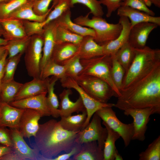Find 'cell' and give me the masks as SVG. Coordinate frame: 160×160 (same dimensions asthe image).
<instances>
[{
    "label": "cell",
    "instance_id": "obj_1",
    "mask_svg": "<svg viewBox=\"0 0 160 160\" xmlns=\"http://www.w3.org/2000/svg\"><path fill=\"white\" fill-rule=\"evenodd\" d=\"M114 107L124 111L153 107L160 109V64L149 73L120 92Z\"/></svg>",
    "mask_w": 160,
    "mask_h": 160
},
{
    "label": "cell",
    "instance_id": "obj_2",
    "mask_svg": "<svg viewBox=\"0 0 160 160\" xmlns=\"http://www.w3.org/2000/svg\"><path fill=\"white\" fill-rule=\"evenodd\" d=\"M79 131H70L63 129L59 121L54 119L39 124L32 144L39 150L42 160H52L63 151H69L75 144Z\"/></svg>",
    "mask_w": 160,
    "mask_h": 160
},
{
    "label": "cell",
    "instance_id": "obj_3",
    "mask_svg": "<svg viewBox=\"0 0 160 160\" xmlns=\"http://www.w3.org/2000/svg\"><path fill=\"white\" fill-rule=\"evenodd\" d=\"M160 64V50L145 46L135 48L134 59L125 72L120 92L147 75Z\"/></svg>",
    "mask_w": 160,
    "mask_h": 160
},
{
    "label": "cell",
    "instance_id": "obj_4",
    "mask_svg": "<svg viewBox=\"0 0 160 160\" xmlns=\"http://www.w3.org/2000/svg\"><path fill=\"white\" fill-rule=\"evenodd\" d=\"M90 13L89 12L85 16L78 17L74 20L73 22L80 25L93 29L95 33L94 39L97 44L102 45L115 39L119 36L122 28L120 23H108L102 17L93 16L90 18Z\"/></svg>",
    "mask_w": 160,
    "mask_h": 160
},
{
    "label": "cell",
    "instance_id": "obj_5",
    "mask_svg": "<svg viewBox=\"0 0 160 160\" xmlns=\"http://www.w3.org/2000/svg\"><path fill=\"white\" fill-rule=\"evenodd\" d=\"M80 62L83 69L79 75H90L101 79L111 86L117 97L120 96V92L114 84L111 77V55H104L89 59H80Z\"/></svg>",
    "mask_w": 160,
    "mask_h": 160
},
{
    "label": "cell",
    "instance_id": "obj_6",
    "mask_svg": "<svg viewBox=\"0 0 160 160\" xmlns=\"http://www.w3.org/2000/svg\"><path fill=\"white\" fill-rule=\"evenodd\" d=\"M75 80L89 96L100 103H107L112 97H117L111 86L101 79L90 75H80Z\"/></svg>",
    "mask_w": 160,
    "mask_h": 160
},
{
    "label": "cell",
    "instance_id": "obj_7",
    "mask_svg": "<svg viewBox=\"0 0 160 160\" xmlns=\"http://www.w3.org/2000/svg\"><path fill=\"white\" fill-rule=\"evenodd\" d=\"M43 44V36L37 34L30 38L25 52L26 69L28 75L33 78H40Z\"/></svg>",
    "mask_w": 160,
    "mask_h": 160
},
{
    "label": "cell",
    "instance_id": "obj_8",
    "mask_svg": "<svg viewBox=\"0 0 160 160\" xmlns=\"http://www.w3.org/2000/svg\"><path fill=\"white\" fill-rule=\"evenodd\" d=\"M111 107H103L96 112L103 121L113 130L118 133L124 141L125 147H127L131 141L134 133L133 122L126 124L121 122L117 117Z\"/></svg>",
    "mask_w": 160,
    "mask_h": 160
},
{
    "label": "cell",
    "instance_id": "obj_9",
    "mask_svg": "<svg viewBox=\"0 0 160 160\" xmlns=\"http://www.w3.org/2000/svg\"><path fill=\"white\" fill-rule=\"evenodd\" d=\"M107 136V131L101 125V119L95 113L91 121L86 127L77 134L75 142L81 144L93 141H97L99 148L103 150Z\"/></svg>",
    "mask_w": 160,
    "mask_h": 160
},
{
    "label": "cell",
    "instance_id": "obj_10",
    "mask_svg": "<svg viewBox=\"0 0 160 160\" xmlns=\"http://www.w3.org/2000/svg\"><path fill=\"white\" fill-rule=\"evenodd\" d=\"M125 115L131 116L133 119L134 133L132 140L143 141L145 138V133L150 116L154 114H160V109L153 107L127 109L124 111Z\"/></svg>",
    "mask_w": 160,
    "mask_h": 160
},
{
    "label": "cell",
    "instance_id": "obj_11",
    "mask_svg": "<svg viewBox=\"0 0 160 160\" xmlns=\"http://www.w3.org/2000/svg\"><path fill=\"white\" fill-rule=\"evenodd\" d=\"M60 81L63 87L73 89L76 90L82 100L87 113V119L82 129L89 123L93 115L97 110L105 107L114 106V104L100 103L91 97L80 87L76 80L73 78L66 77L60 80Z\"/></svg>",
    "mask_w": 160,
    "mask_h": 160
},
{
    "label": "cell",
    "instance_id": "obj_12",
    "mask_svg": "<svg viewBox=\"0 0 160 160\" xmlns=\"http://www.w3.org/2000/svg\"><path fill=\"white\" fill-rule=\"evenodd\" d=\"M12 150L22 160H41L42 156L36 148L30 147L25 141L19 129L10 128Z\"/></svg>",
    "mask_w": 160,
    "mask_h": 160
},
{
    "label": "cell",
    "instance_id": "obj_13",
    "mask_svg": "<svg viewBox=\"0 0 160 160\" xmlns=\"http://www.w3.org/2000/svg\"><path fill=\"white\" fill-rule=\"evenodd\" d=\"M42 116L37 111L24 109L19 123V130L23 137L29 139L35 136L39 128V121Z\"/></svg>",
    "mask_w": 160,
    "mask_h": 160
},
{
    "label": "cell",
    "instance_id": "obj_14",
    "mask_svg": "<svg viewBox=\"0 0 160 160\" xmlns=\"http://www.w3.org/2000/svg\"><path fill=\"white\" fill-rule=\"evenodd\" d=\"M158 26L156 24L148 22L135 25L131 28L128 41L135 48L144 47L150 33Z\"/></svg>",
    "mask_w": 160,
    "mask_h": 160
},
{
    "label": "cell",
    "instance_id": "obj_15",
    "mask_svg": "<svg viewBox=\"0 0 160 160\" xmlns=\"http://www.w3.org/2000/svg\"><path fill=\"white\" fill-rule=\"evenodd\" d=\"M47 93L45 92L25 99L14 101L9 104L20 108L36 110L41 113L42 117L49 116L51 115L47 101Z\"/></svg>",
    "mask_w": 160,
    "mask_h": 160
},
{
    "label": "cell",
    "instance_id": "obj_16",
    "mask_svg": "<svg viewBox=\"0 0 160 160\" xmlns=\"http://www.w3.org/2000/svg\"><path fill=\"white\" fill-rule=\"evenodd\" d=\"M119 22L122 26L121 31L115 39L101 45L104 55H112L128 41L131 24L129 19L124 16H120Z\"/></svg>",
    "mask_w": 160,
    "mask_h": 160
},
{
    "label": "cell",
    "instance_id": "obj_17",
    "mask_svg": "<svg viewBox=\"0 0 160 160\" xmlns=\"http://www.w3.org/2000/svg\"><path fill=\"white\" fill-rule=\"evenodd\" d=\"M24 109L0 102V127L19 129V123Z\"/></svg>",
    "mask_w": 160,
    "mask_h": 160
},
{
    "label": "cell",
    "instance_id": "obj_18",
    "mask_svg": "<svg viewBox=\"0 0 160 160\" xmlns=\"http://www.w3.org/2000/svg\"><path fill=\"white\" fill-rule=\"evenodd\" d=\"M33 79L31 81L23 84L16 95L14 101L47 92V87L50 78L48 77L44 79L40 78Z\"/></svg>",
    "mask_w": 160,
    "mask_h": 160
},
{
    "label": "cell",
    "instance_id": "obj_19",
    "mask_svg": "<svg viewBox=\"0 0 160 160\" xmlns=\"http://www.w3.org/2000/svg\"><path fill=\"white\" fill-rule=\"evenodd\" d=\"M72 93L71 89L67 88L64 89L59 95L60 102L59 109L60 117L71 116L75 112L78 113L86 110L80 96L75 102L70 100L69 96Z\"/></svg>",
    "mask_w": 160,
    "mask_h": 160
},
{
    "label": "cell",
    "instance_id": "obj_20",
    "mask_svg": "<svg viewBox=\"0 0 160 160\" xmlns=\"http://www.w3.org/2000/svg\"><path fill=\"white\" fill-rule=\"evenodd\" d=\"M117 15L127 17L130 20L131 28L143 22H150L160 25V17L153 16L143 11L127 6H121L117 10Z\"/></svg>",
    "mask_w": 160,
    "mask_h": 160
},
{
    "label": "cell",
    "instance_id": "obj_21",
    "mask_svg": "<svg viewBox=\"0 0 160 160\" xmlns=\"http://www.w3.org/2000/svg\"><path fill=\"white\" fill-rule=\"evenodd\" d=\"M56 24V22L55 20L46 25L44 27V31L42 34L44 44L42 56L40 64L41 73L45 64L51 59L54 47L56 44L55 38V30Z\"/></svg>",
    "mask_w": 160,
    "mask_h": 160
},
{
    "label": "cell",
    "instance_id": "obj_22",
    "mask_svg": "<svg viewBox=\"0 0 160 160\" xmlns=\"http://www.w3.org/2000/svg\"><path fill=\"white\" fill-rule=\"evenodd\" d=\"M79 46L69 42L56 44L51 59L57 63L64 65L77 53Z\"/></svg>",
    "mask_w": 160,
    "mask_h": 160
},
{
    "label": "cell",
    "instance_id": "obj_23",
    "mask_svg": "<svg viewBox=\"0 0 160 160\" xmlns=\"http://www.w3.org/2000/svg\"><path fill=\"white\" fill-rule=\"evenodd\" d=\"M77 54L80 59H87L104 55L103 47L97 42L91 36L83 37L79 44Z\"/></svg>",
    "mask_w": 160,
    "mask_h": 160
},
{
    "label": "cell",
    "instance_id": "obj_24",
    "mask_svg": "<svg viewBox=\"0 0 160 160\" xmlns=\"http://www.w3.org/2000/svg\"><path fill=\"white\" fill-rule=\"evenodd\" d=\"M55 20L57 24L83 37L91 36L94 37L95 36V31L93 29L80 25L72 21L70 9L66 11Z\"/></svg>",
    "mask_w": 160,
    "mask_h": 160
},
{
    "label": "cell",
    "instance_id": "obj_25",
    "mask_svg": "<svg viewBox=\"0 0 160 160\" xmlns=\"http://www.w3.org/2000/svg\"><path fill=\"white\" fill-rule=\"evenodd\" d=\"M73 160H103V151L98 147L96 141L82 144L80 151L73 156Z\"/></svg>",
    "mask_w": 160,
    "mask_h": 160
},
{
    "label": "cell",
    "instance_id": "obj_26",
    "mask_svg": "<svg viewBox=\"0 0 160 160\" xmlns=\"http://www.w3.org/2000/svg\"><path fill=\"white\" fill-rule=\"evenodd\" d=\"M51 10V8L44 15H38L34 12L31 4L26 3L14 11L8 18L25 20L41 22L45 20Z\"/></svg>",
    "mask_w": 160,
    "mask_h": 160
},
{
    "label": "cell",
    "instance_id": "obj_27",
    "mask_svg": "<svg viewBox=\"0 0 160 160\" xmlns=\"http://www.w3.org/2000/svg\"><path fill=\"white\" fill-rule=\"evenodd\" d=\"M102 124L107 131V136L105 141L103 151V160H114L115 156L118 152L115 146L116 141L120 137L119 135L110 128L104 121Z\"/></svg>",
    "mask_w": 160,
    "mask_h": 160
},
{
    "label": "cell",
    "instance_id": "obj_28",
    "mask_svg": "<svg viewBox=\"0 0 160 160\" xmlns=\"http://www.w3.org/2000/svg\"><path fill=\"white\" fill-rule=\"evenodd\" d=\"M87 118L86 110L80 114L61 117L59 121L64 129L70 131H79L82 129Z\"/></svg>",
    "mask_w": 160,
    "mask_h": 160
},
{
    "label": "cell",
    "instance_id": "obj_29",
    "mask_svg": "<svg viewBox=\"0 0 160 160\" xmlns=\"http://www.w3.org/2000/svg\"><path fill=\"white\" fill-rule=\"evenodd\" d=\"M56 23L55 30L56 44L69 42L79 45L81 43L83 39V36L72 32L63 26L57 24L56 22Z\"/></svg>",
    "mask_w": 160,
    "mask_h": 160
},
{
    "label": "cell",
    "instance_id": "obj_30",
    "mask_svg": "<svg viewBox=\"0 0 160 160\" xmlns=\"http://www.w3.org/2000/svg\"><path fill=\"white\" fill-rule=\"evenodd\" d=\"M58 79L57 77L54 76H52L50 78L47 87L48 95L47 97L51 116L56 118L60 117V111L58 109L59 103L57 97L54 92L55 86Z\"/></svg>",
    "mask_w": 160,
    "mask_h": 160
},
{
    "label": "cell",
    "instance_id": "obj_31",
    "mask_svg": "<svg viewBox=\"0 0 160 160\" xmlns=\"http://www.w3.org/2000/svg\"><path fill=\"white\" fill-rule=\"evenodd\" d=\"M23 84L14 79L2 82L0 91V102L9 104L14 101L16 95Z\"/></svg>",
    "mask_w": 160,
    "mask_h": 160
},
{
    "label": "cell",
    "instance_id": "obj_32",
    "mask_svg": "<svg viewBox=\"0 0 160 160\" xmlns=\"http://www.w3.org/2000/svg\"><path fill=\"white\" fill-rule=\"evenodd\" d=\"M114 55L126 72L131 65L134 57L135 48L128 41Z\"/></svg>",
    "mask_w": 160,
    "mask_h": 160
},
{
    "label": "cell",
    "instance_id": "obj_33",
    "mask_svg": "<svg viewBox=\"0 0 160 160\" xmlns=\"http://www.w3.org/2000/svg\"><path fill=\"white\" fill-rule=\"evenodd\" d=\"M51 76H55L60 80L65 78L66 76L65 65L57 63L50 59L41 71L40 78L44 79Z\"/></svg>",
    "mask_w": 160,
    "mask_h": 160
},
{
    "label": "cell",
    "instance_id": "obj_34",
    "mask_svg": "<svg viewBox=\"0 0 160 160\" xmlns=\"http://www.w3.org/2000/svg\"><path fill=\"white\" fill-rule=\"evenodd\" d=\"M30 38L25 37L8 40L5 45L9 56L7 58H12L20 54H23L25 52Z\"/></svg>",
    "mask_w": 160,
    "mask_h": 160
},
{
    "label": "cell",
    "instance_id": "obj_35",
    "mask_svg": "<svg viewBox=\"0 0 160 160\" xmlns=\"http://www.w3.org/2000/svg\"><path fill=\"white\" fill-rule=\"evenodd\" d=\"M56 4L54 9L50 11L45 20L40 24L42 28L46 25L53 21L72 7L70 0H56Z\"/></svg>",
    "mask_w": 160,
    "mask_h": 160
},
{
    "label": "cell",
    "instance_id": "obj_36",
    "mask_svg": "<svg viewBox=\"0 0 160 160\" xmlns=\"http://www.w3.org/2000/svg\"><path fill=\"white\" fill-rule=\"evenodd\" d=\"M140 160H160V136L149 145L147 149L139 155Z\"/></svg>",
    "mask_w": 160,
    "mask_h": 160
},
{
    "label": "cell",
    "instance_id": "obj_37",
    "mask_svg": "<svg viewBox=\"0 0 160 160\" xmlns=\"http://www.w3.org/2000/svg\"><path fill=\"white\" fill-rule=\"evenodd\" d=\"M112 65L111 73L114 84L120 91L125 71L116 59L115 55H111Z\"/></svg>",
    "mask_w": 160,
    "mask_h": 160
},
{
    "label": "cell",
    "instance_id": "obj_38",
    "mask_svg": "<svg viewBox=\"0 0 160 160\" xmlns=\"http://www.w3.org/2000/svg\"><path fill=\"white\" fill-rule=\"evenodd\" d=\"M64 65L65 68L66 77L75 80L83 69L80 62V59L77 53L70 59Z\"/></svg>",
    "mask_w": 160,
    "mask_h": 160
},
{
    "label": "cell",
    "instance_id": "obj_39",
    "mask_svg": "<svg viewBox=\"0 0 160 160\" xmlns=\"http://www.w3.org/2000/svg\"><path fill=\"white\" fill-rule=\"evenodd\" d=\"M27 0H12L0 3V19L8 18L10 14L26 3Z\"/></svg>",
    "mask_w": 160,
    "mask_h": 160
},
{
    "label": "cell",
    "instance_id": "obj_40",
    "mask_svg": "<svg viewBox=\"0 0 160 160\" xmlns=\"http://www.w3.org/2000/svg\"><path fill=\"white\" fill-rule=\"evenodd\" d=\"M22 54H20L12 58H7L2 82L9 81L14 79L15 72Z\"/></svg>",
    "mask_w": 160,
    "mask_h": 160
},
{
    "label": "cell",
    "instance_id": "obj_41",
    "mask_svg": "<svg viewBox=\"0 0 160 160\" xmlns=\"http://www.w3.org/2000/svg\"><path fill=\"white\" fill-rule=\"evenodd\" d=\"M152 4L149 0H122L121 6L129 7L154 16L155 13L148 8Z\"/></svg>",
    "mask_w": 160,
    "mask_h": 160
},
{
    "label": "cell",
    "instance_id": "obj_42",
    "mask_svg": "<svg viewBox=\"0 0 160 160\" xmlns=\"http://www.w3.org/2000/svg\"><path fill=\"white\" fill-rule=\"evenodd\" d=\"M71 7L75 4H83L89 8L93 16L102 17L104 13L101 4L98 0H70Z\"/></svg>",
    "mask_w": 160,
    "mask_h": 160
},
{
    "label": "cell",
    "instance_id": "obj_43",
    "mask_svg": "<svg viewBox=\"0 0 160 160\" xmlns=\"http://www.w3.org/2000/svg\"><path fill=\"white\" fill-rule=\"evenodd\" d=\"M0 23L5 31L4 36L9 34L16 28L23 25L22 23L20 20L17 19H0Z\"/></svg>",
    "mask_w": 160,
    "mask_h": 160
},
{
    "label": "cell",
    "instance_id": "obj_44",
    "mask_svg": "<svg viewBox=\"0 0 160 160\" xmlns=\"http://www.w3.org/2000/svg\"><path fill=\"white\" fill-rule=\"evenodd\" d=\"M101 4L105 6L107 9L106 16L110 17L112 13L117 10L121 6L122 0H100Z\"/></svg>",
    "mask_w": 160,
    "mask_h": 160
},
{
    "label": "cell",
    "instance_id": "obj_45",
    "mask_svg": "<svg viewBox=\"0 0 160 160\" xmlns=\"http://www.w3.org/2000/svg\"><path fill=\"white\" fill-rule=\"evenodd\" d=\"M54 0H39L36 3L33 9L37 15H42L47 13L49 10V7Z\"/></svg>",
    "mask_w": 160,
    "mask_h": 160
},
{
    "label": "cell",
    "instance_id": "obj_46",
    "mask_svg": "<svg viewBox=\"0 0 160 160\" xmlns=\"http://www.w3.org/2000/svg\"><path fill=\"white\" fill-rule=\"evenodd\" d=\"M0 144L11 148L12 147L10 129L6 127H0Z\"/></svg>",
    "mask_w": 160,
    "mask_h": 160
},
{
    "label": "cell",
    "instance_id": "obj_47",
    "mask_svg": "<svg viewBox=\"0 0 160 160\" xmlns=\"http://www.w3.org/2000/svg\"><path fill=\"white\" fill-rule=\"evenodd\" d=\"M82 144L76 142L70 151L65 153L58 156L52 160H67L78 153L81 150Z\"/></svg>",
    "mask_w": 160,
    "mask_h": 160
},
{
    "label": "cell",
    "instance_id": "obj_48",
    "mask_svg": "<svg viewBox=\"0 0 160 160\" xmlns=\"http://www.w3.org/2000/svg\"><path fill=\"white\" fill-rule=\"evenodd\" d=\"M8 56V53L7 50L3 56L0 60V91L4 74L5 67L7 61V57Z\"/></svg>",
    "mask_w": 160,
    "mask_h": 160
},
{
    "label": "cell",
    "instance_id": "obj_49",
    "mask_svg": "<svg viewBox=\"0 0 160 160\" xmlns=\"http://www.w3.org/2000/svg\"><path fill=\"white\" fill-rule=\"evenodd\" d=\"M0 160H22L21 158L12 149V150L2 156Z\"/></svg>",
    "mask_w": 160,
    "mask_h": 160
},
{
    "label": "cell",
    "instance_id": "obj_50",
    "mask_svg": "<svg viewBox=\"0 0 160 160\" xmlns=\"http://www.w3.org/2000/svg\"><path fill=\"white\" fill-rule=\"evenodd\" d=\"M12 150V148L0 144V159Z\"/></svg>",
    "mask_w": 160,
    "mask_h": 160
},
{
    "label": "cell",
    "instance_id": "obj_51",
    "mask_svg": "<svg viewBox=\"0 0 160 160\" xmlns=\"http://www.w3.org/2000/svg\"><path fill=\"white\" fill-rule=\"evenodd\" d=\"M7 51L5 45L0 46V60L3 56Z\"/></svg>",
    "mask_w": 160,
    "mask_h": 160
},
{
    "label": "cell",
    "instance_id": "obj_52",
    "mask_svg": "<svg viewBox=\"0 0 160 160\" xmlns=\"http://www.w3.org/2000/svg\"><path fill=\"white\" fill-rule=\"evenodd\" d=\"M152 4H153L156 7L160 8V0H149Z\"/></svg>",
    "mask_w": 160,
    "mask_h": 160
},
{
    "label": "cell",
    "instance_id": "obj_53",
    "mask_svg": "<svg viewBox=\"0 0 160 160\" xmlns=\"http://www.w3.org/2000/svg\"><path fill=\"white\" fill-rule=\"evenodd\" d=\"M7 41H8L4 39L0 38V46L6 45Z\"/></svg>",
    "mask_w": 160,
    "mask_h": 160
},
{
    "label": "cell",
    "instance_id": "obj_54",
    "mask_svg": "<svg viewBox=\"0 0 160 160\" xmlns=\"http://www.w3.org/2000/svg\"><path fill=\"white\" fill-rule=\"evenodd\" d=\"M114 160H123V159L122 156L119 153V152H118L117 153H116V154L115 156Z\"/></svg>",
    "mask_w": 160,
    "mask_h": 160
},
{
    "label": "cell",
    "instance_id": "obj_55",
    "mask_svg": "<svg viewBox=\"0 0 160 160\" xmlns=\"http://www.w3.org/2000/svg\"><path fill=\"white\" fill-rule=\"evenodd\" d=\"M5 33V31L0 23V36L2 35L3 36L4 35Z\"/></svg>",
    "mask_w": 160,
    "mask_h": 160
},
{
    "label": "cell",
    "instance_id": "obj_56",
    "mask_svg": "<svg viewBox=\"0 0 160 160\" xmlns=\"http://www.w3.org/2000/svg\"><path fill=\"white\" fill-rule=\"evenodd\" d=\"M9 0H0V3L3 2H6L9 1Z\"/></svg>",
    "mask_w": 160,
    "mask_h": 160
},
{
    "label": "cell",
    "instance_id": "obj_57",
    "mask_svg": "<svg viewBox=\"0 0 160 160\" xmlns=\"http://www.w3.org/2000/svg\"></svg>",
    "mask_w": 160,
    "mask_h": 160
}]
</instances>
